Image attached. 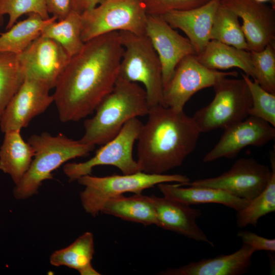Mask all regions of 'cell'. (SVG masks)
<instances>
[{
    "label": "cell",
    "instance_id": "52a82bcc",
    "mask_svg": "<svg viewBox=\"0 0 275 275\" xmlns=\"http://www.w3.org/2000/svg\"><path fill=\"white\" fill-rule=\"evenodd\" d=\"M214 97L193 117L201 132L225 129L249 116L252 97L243 78L226 77L213 86Z\"/></svg>",
    "mask_w": 275,
    "mask_h": 275
},
{
    "label": "cell",
    "instance_id": "30bf717a",
    "mask_svg": "<svg viewBox=\"0 0 275 275\" xmlns=\"http://www.w3.org/2000/svg\"><path fill=\"white\" fill-rule=\"evenodd\" d=\"M236 71L223 72L207 68L199 62L196 54L184 58L163 89L164 106L183 111L186 103L197 92L213 87L226 77H236Z\"/></svg>",
    "mask_w": 275,
    "mask_h": 275
},
{
    "label": "cell",
    "instance_id": "5b68a950",
    "mask_svg": "<svg viewBox=\"0 0 275 275\" xmlns=\"http://www.w3.org/2000/svg\"><path fill=\"white\" fill-rule=\"evenodd\" d=\"M118 32L124 48L118 77L144 85L149 108L158 105L165 106L161 63L150 40L146 35Z\"/></svg>",
    "mask_w": 275,
    "mask_h": 275
},
{
    "label": "cell",
    "instance_id": "9c48e42d",
    "mask_svg": "<svg viewBox=\"0 0 275 275\" xmlns=\"http://www.w3.org/2000/svg\"><path fill=\"white\" fill-rule=\"evenodd\" d=\"M143 124L138 118L130 120L118 134L102 145L91 158L84 162L66 163L63 171L69 181L91 175L93 169L98 166H114L123 174L142 172L137 161L133 158L132 150Z\"/></svg>",
    "mask_w": 275,
    "mask_h": 275
},
{
    "label": "cell",
    "instance_id": "5bb4252c",
    "mask_svg": "<svg viewBox=\"0 0 275 275\" xmlns=\"http://www.w3.org/2000/svg\"><path fill=\"white\" fill-rule=\"evenodd\" d=\"M145 35L159 57L163 87L178 63L187 56L197 55L196 50L190 41L174 30L162 16L147 14Z\"/></svg>",
    "mask_w": 275,
    "mask_h": 275
},
{
    "label": "cell",
    "instance_id": "836d02e7",
    "mask_svg": "<svg viewBox=\"0 0 275 275\" xmlns=\"http://www.w3.org/2000/svg\"><path fill=\"white\" fill-rule=\"evenodd\" d=\"M237 236L241 239L243 243L251 246L256 251H275L274 239L266 238L246 230L239 231Z\"/></svg>",
    "mask_w": 275,
    "mask_h": 275
},
{
    "label": "cell",
    "instance_id": "8d00e7d4",
    "mask_svg": "<svg viewBox=\"0 0 275 275\" xmlns=\"http://www.w3.org/2000/svg\"><path fill=\"white\" fill-rule=\"evenodd\" d=\"M258 2L266 4L269 3L271 5V6L274 7L275 0H256Z\"/></svg>",
    "mask_w": 275,
    "mask_h": 275
},
{
    "label": "cell",
    "instance_id": "e575fe53",
    "mask_svg": "<svg viewBox=\"0 0 275 275\" xmlns=\"http://www.w3.org/2000/svg\"><path fill=\"white\" fill-rule=\"evenodd\" d=\"M47 11L58 20L65 17L71 10L70 0H45Z\"/></svg>",
    "mask_w": 275,
    "mask_h": 275
},
{
    "label": "cell",
    "instance_id": "ac0fdd59",
    "mask_svg": "<svg viewBox=\"0 0 275 275\" xmlns=\"http://www.w3.org/2000/svg\"><path fill=\"white\" fill-rule=\"evenodd\" d=\"M151 196L155 209L157 226L214 246L196 223L201 214L200 210L164 196Z\"/></svg>",
    "mask_w": 275,
    "mask_h": 275
},
{
    "label": "cell",
    "instance_id": "4dcf8cb0",
    "mask_svg": "<svg viewBox=\"0 0 275 275\" xmlns=\"http://www.w3.org/2000/svg\"><path fill=\"white\" fill-rule=\"evenodd\" d=\"M242 77L246 82L252 97V104L249 116L261 119L275 126V94L271 93L262 88L255 80L241 73Z\"/></svg>",
    "mask_w": 275,
    "mask_h": 275
},
{
    "label": "cell",
    "instance_id": "f546056e",
    "mask_svg": "<svg viewBox=\"0 0 275 275\" xmlns=\"http://www.w3.org/2000/svg\"><path fill=\"white\" fill-rule=\"evenodd\" d=\"M255 78L267 92L275 94V43L267 45L258 51H250Z\"/></svg>",
    "mask_w": 275,
    "mask_h": 275
},
{
    "label": "cell",
    "instance_id": "277c9868",
    "mask_svg": "<svg viewBox=\"0 0 275 275\" xmlns=\"http://www.w3.org/2000/svg\"><path fill=\"white\" fill-rule=\"evenodd\" d=\"M28 142L34 149V156L29 170L14 188L13 195L17 200L37 194L44 181L53 179V171L69 160L88 155L95 147L63 133L33 134Z\"/></svg>",
    "mask_w": 275,
    "mask_h": 275
},
{
    "label": "cell",
    "instance_id": "7a4b0ae2",
    "mask_svg": "<svg viewBox=\"0 0 275 275\" xmlns=\"http://www.w3.org/2000/svg\"><path fill=\"white\" fill-rule=\"evenodd\" d=\"M137 139L142 172L162 174L180 167L195 150L201 133L193 117L158 105L149 108Z\"/></svg>",
    "mask_w": 275,
    "mask_h": 275
},
{
    "label": "cell",
    "instance_id": "7402d4cb",
    "mask_svg": "<svg viewBox=\"0 0 275 275\" xmlns=\"http://www.w3.org/2000/svg\"><path fill=\"white\" fill-rule=\"evenodd\" d=\"M197 57L200 63L210 69L217 70L238 68L253 79L255 78L251 52L248 50L210 40Z\"/></svg>",
    "mask_w": 275,
    "mask_h": 275
},
{
    "label": "cell",
    "instance_id": "8fae6325",
    "mask_svg": "<svg viewBox=\"0 0 275 275\" xmlns=\"http://www.w3.org/2000/svg\"><path fill=\"white\" fill-rule=\"evenodd\" d=\"M271 175V170L267 166L253 158H241L218 176L177 183L180 186L218 188L236 197L252 200L264 190Z\"/></svg>",
    "mask_w": 275,
    "mask_h": 275
},
{
    "label": "cell",
    "instance_id": "d4e9b609",
    "mask_svg": "<svg viewBox=\"0 0 275 275\" xmlns=\"http://www.w3.org/2000/svg\"><path fill=\"white\" fill-rule=\"evenodd\" d=\"M81 30V14L71 10L64 18L47 24L41 35L58 42L71 58L78 53L85 44Z\"/></svg>",
    "mask_w": 275,
    "mask_h": 275
},
{
    "label": "cell",
    "instance_id": "d590c367",
    "mask_svg": "<svg viewBox=\"0 0 275 275\" xmlns=\"http://www.w3.org/2000/svg\"><path fill=\"white\" fill-rule=\"evenodd\" d=\"M103 0H70L71 10L80 14L90 10L102 2Z\"/></svg>",
    "mask_w": 275,
    "mask_h": 275
},
{
    "label": "cell",
    "instance_id": "4fadbf2b",
    "mask_svg": "<svg viewBox=\"0 0 275 275\" xmlns=\"http://www.w3.org/2000/svg\"><path fill=\"white\" fill-rule=\"evenodd\" d=\"M219 140L203 157L204 162L233 158L248 146L261 147L275 138L274 127L257 117L248 116L225 129Z\"/></svg>",
    "mask_w": 275,
    "mask_h": 275
},
{
    "label": "cell",
    "instance_id": "4316f807",
    "mask_svg": "<svg viewBox=\"0 0 275 275\" xmlns=\"http://www.w3.org/2000/svg\"><path fill=\"white\" fill-rule=\"evenodd\" d=\"M94 253L93 235L90 232H86L67 247L52 253L49 261L53 266H65L77 270L80 273L92 265Z\"/></svg>",
    "mask_w": 275,
    "mask_h": 275
},
{
    "label": "cell",
    "instance_id": "cb8c5ba5",
    "mask_svg": "<svg viewBox=\"0 0 275 275\" xmlns=\"http://www.w3.org/2000/svg\"><path fill=\"white\" fill-rule=\"evenodd\" d=\"M27 18L15 23L0 35V53L9 52L19 54L41 35L44 28L58 20L51 16L44 19L36 14H30Z\"/></svg>",
    "mask_w": 275,
    "mask_h": 275
},
{
    "label": "cell",
    "instance_id": "d6a6232c",
    "mask_svg": "<svg viewBox=\"0 0 275 275\" xmlns=\"http://www.w3.org/2000/svg\"><path fill=\"white\" fill-rule=\"evenodd\" d=\"M210 0H141L147 14L162 16L173 10H184L201 6Z\"/></svg>",
    "mask_w": 275,
    "mask_h": 275
},
{
    "label": "cell",
    "instance_id": "44dd1931",
    "mask_svg": "<svg viewBox=\"0 0 275 275\" xmlns=\"http://www.w3.org/2000/svg\"><path fill=\"white\" fill-rule=\"evenodd\" d=\"M4 133L0 147V170L9 175L16 185L29 170L34 150L23 140L20 130H10Z\"/></svg>",
    "mask_w": 275,
    "mask_h": 275
},
{
    "label": "cell",
    "instance_id": "3957f363",
    "mask_svg": "<svg viewBox=\"0 0 275 275\" xmlns=\"http://www.w3.org/2000/svg\"><path fill=\"white\" fill-rule=\"evenodd\" d=\"M149 111L145 89L118 77L113 90L96 107L94 116L85 121V133L79 141L102 145L115 138L128 121L147 115Z\"/></svg>",
    "mask_w": 275,
    "mask_h": 275
},
{
    "label": "cell",
    "instance_id": "1f68e13d",
    "mask_svg": "<svg viewBox=\"0 0 275 275\" xmlns=\"http://www.w3.org/2000/svg\"><path fill=\"white\" fill-rule=\"evenodd\" d=\"M36 14L44 19L50 18L45 0H0V15L8 16L6 30L17 22L24 14Z\"/></svg>",
    "mask_w": 275,
    "mask_h": 275
},
{
    "label": "cell",
    "instance_id": "ffe728a7",
    "mask_svg": "<svg viewBox=\"0 0 275 275\" xmlns=\"http://www.w3.org/2000/svg\"><path fill=\"white\" fill-rule=\"evenodd\" d=\"M157 185L164 197L188 205L220 204L237 212L246 207L251 201L218 188L195 186L183 187L177 183H161Z\"/></svg>",
    "mask_w": 275,
    "mask_h": 275
},
{
    "label": "cell",
    "instance_id": "484cf974",
    "mask_svg": "<svg viewBox=\"0 0 275 275\" xmlns=\"http://www.w3.org/2000/svg\"><path fill=\"white\" fill-rule=\"evenodd\" d=\"M271 177L264 190L251 200L244 208L237 212L236 224L243 228L249 225L257 226L261 217L275 211V152L269 153Z\"/></svg>",
    "mask_w": 275,
    "mask_h": 275
},
{
    "label": "cell",
    "instance_id": "9a60e30c",
    "mask_svg": "<svg viewBox=\"0 0 275 275\" xmlns=\"http://www.w3.org/2000/svg\"><path fill=\"white\" fill-rule=\"evenodd\" d=\"M220 5L242 19L250 51H260L274 42V7L256 0H221Z\"/></svg>",
    "mask_w": 275,
    "mask_h": 275
},
{
    "label": "cell",
    "instance_id": "e0dca14e",
    "mask_svg": "<svg viewBox=\"0 0 275 275\" xmlns=\"http://www.w3.org/2000/svg\"><path fill=\"white\" fill-rule=\"evenodd\" d=\"M221 0H210L190 9L173 10L162 16L174 29H179L187 36L197 55L210 40L211 29Z\"/></svg>",
    "mask_w": 275,
    "mask_h": 275
},
{
    "label": "cell",
    "instance_id": "74e56055",
    "mask_svg": "<svg viewBox=\"0 0 275 275\" xmlns=\"http://www.w3.org/2000/svg\"><path fill=\"white\" fill-rule=\"evenodd\" d=\"M3 22V16L0 15V28L2 26Z\"/></svg>",
    "mask_w": 275,
    "mask_h": 275
},
{
    "label": "cell",
    "instance_id": "603a6c76",
    "mask_svg": "<svg viewBox=\"0 0 275 275\" xmlns=\"http://www.w3.org/2000/svg\"><path fill=\"white\" fill-rule=\"evenodd\" d=\"M101 213L144 226L157 225V223L151 196L142 194H134L130 197L121 195L111 198L104 205Z\"/></svg>",
    "mask_w": 275,
    "mask_h": 275
},
{
    "label": "cell",
    "instance_id": "83f0119b",
    "mask_svg": "<svg viewBox=\"0 0 275 275\" xmlns=\"http://www.w3.org/2000/svg\"><path fill=\"white\" fill-rule=\"evenodd\" d=\"M25 78V72L19 55L0 53V119Z\"/></svg>",
    "mask_w": 275,
    "mask_h": 275
},
{
    "label": "cell",
    "instance_id": "8992f818",
    "mask_svg": "<svg viewBox=\"0 0 275 275\" xmlns=\"http://www.w3.org/2000/svg\"><path fill=\"white\" fill-rule=\"evenodd\" d=\"M77 181L85 187L80 193L83 208L87 213L95 216L101 213L106 202L114 197L126 193L142 194L144 190L161 183H184L189 182L190 179L181 174H153L139 172L104 177L88 175Z\"/></svg>",
    "mask_w": 275,
    "mask_h": 275
},
{
    "label": "cell",
    "instance_id": "2e32d148",
    "mask_svg": "<svg viewBox=\"0 0 275 275\" xmlns=\"http://www.w3.org/2000/svg\"><path fill=\"white\" fill-rule=\"evenodd\" d=\"M19 55L25 76L41 80L51 89L70 59L58 42L42 35Z\"/></svg>",
    "mask_w": 275,
    "mask_h": 275
},
{
    "label": "cell",
    "instance_id": "ba28073f",
    "mask_svg": "<svg viewBox=\"0 0 275 275\" xmlns=\"http://www.w3.org/2000/svg\"><path fill=\"white\" fill-rule=\"evenodd\" d=\"M81 16L84 42L114 32L145 35L147 14L141 0H103Z\"/></svg>",
    "mask_w": 275,
    "mask_h": 275
},
{
    "label": "cell",
    "instance_id": "7c38bea8",
    "mask_svg": "<svg viewBox=\"0 0 275 275\" xmlns=\"http://www.w3.org/2000/svg\"><path fill=\"white\" fill-rule=\"evenodd\" d=\"M51 89L45 82L30 76L10 100L0 119L1 131L20 130L53 102Z\"/></svg>",
    "mask_w": 275,
    "mask_h": 275
},
{
    "label": "cell",
    "instance_id": "f1b7e54d",
    "mask_svg": "<svg viewBox=\"0 0 275 275\" xmlns=\"http://www.w3.org/2000/svg\"><path fill=\"white\" fill-rule=\"evenodd\" d=\"M210 40H215L237 48L249 50L238 16L221 5L215 16Z\"/></svg>",
    "mask_w": 275,
    "mask_h": 275
},
{
    "label": "cell",
    "instance_id": "6da1fadb",
    "mask_svg": "<svg viewBox=\"0 0 275 275\" xmlns=\"http://www.w3.org/2000/svg\"><path fill=\"white\" fill-rule=\"evenodd\" d=\"M123 50L114 32L85 42L70 58L52 94L61 122L78 121L95 112L118 79Z\"/></svg>",
    "mask_w": 275,
    "mask_h": 275
},
{
    "label": "cell",
    "instance_id": "d6986e66",
    "mask_svg": "<svg viewBox=\"0 0 275 275\" xmlns=\"http://www.w3.org/2000/svg\"><path fill=\"white\" fill-rule=\"evenodd\" d=\"M256 251L243 243L237 251L229 255L203 259L178 268H167L162 275H242L248 272L253 255Z\"/></svg>",
    "mask_w": 275,
    "mask_h": 275
}]
</instances>
